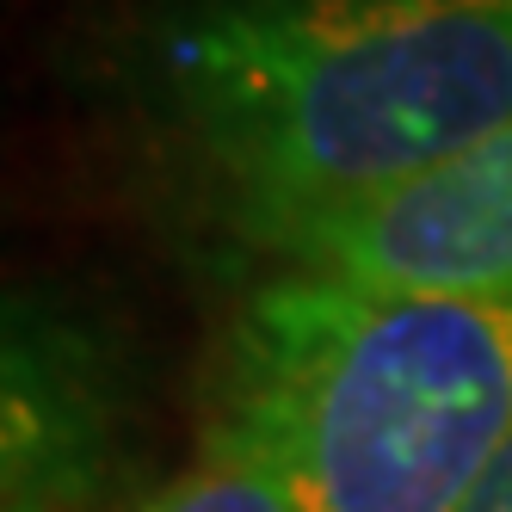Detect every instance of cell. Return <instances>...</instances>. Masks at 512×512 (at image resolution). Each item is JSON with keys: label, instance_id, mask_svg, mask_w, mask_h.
<instances>
[{"label": "cell", "instance_id": "6da1fadb", "mask_svg": "<svg viewBox=\"0 0 512 512\" xmlns=\"http://www.w3.org/2000/svg\"><path fill=\"white\" fill-rule=\"evenodd\" d=\"M130 87L216 223L408 179L512 124V0H155Z\"/></svg>", "mask_w": 512, "mask_h": 512}, {"label": "cell", "instance_id": "7a4b0ae2", "mask_svg": "<svg viewBox=\"0 0 512 512\" xmlns=\"http://www.w3.org/2000/svg\"><path fill=\"white\" fill-rule=\"evenodd\" d=\"M303 512H457L512 445V297H408L266 272L204 377Z\"/></svg>", "mask_w": 512, "mask_h": 512}, {"label": "cell", "instance_id": "3957f363", "mask_svg": "<svg viewBox=\"0 0 512 512\" xmlns=\"http://www.w3.org/2000/svg\"><path fill=\"white\" fill-rule=\"evenodd\" d=\"M266 272L408 297H512V124L408 179L229 223Z\"/></svg>", "mask_w": 512, "mask_h": 512}, {"label": "cell", "instance_id": "277c9868", "mask_svg": "<svg viewBox=\"0 0 512 512\" xmlns=\"http://www.w3.org/2000/svg\"><path fill=\"white\" fill-rule=\"evenodd\" d=\"M136 408L112 334L50 297L0 327V512H130Z\"/></svg>", "mask_w": 512, "mask_h": 512}, {"label": "cell", "instance_id": "5b68a950", "mask_svg": "<svg viewBox=\"0 0 512 512\" xmlns=\"http://www.w3.org/2000/svg\"><path fill=\"white\" fill-rule=\"evenodd\" d=\"M130 512H303V500L247 432L204 420L186 469H173Z\"/></svg>", "mask_w": 512, "mask_h": 512}, {"label": "cell", "instance_id": "8992f818", "mask_svg": "<svg viewBox=\"0 0 512 512\" xmlns=\"http://www.w3.org/2000/svg\"><path fill=\"white\" fill-rule=\"evenodd\" d=\"M457 512H512V445L494 457V469L475 482V494H469Z\"/></svg>", "mask_w": 512, "mask_h": 512}]
</instances>
